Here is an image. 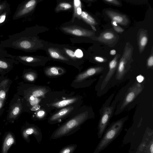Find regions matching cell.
Instances as JSON below:
<instances>
[{"instance_id":"6da1fadb","label":"cell","mask_w":153,"mask_h":153,"mask_svg":"<svg viewBox=\"0 0 153 153\" xmlns=\"http://www.w3.org/2000/svg\"><path fill=\"white\" fill-rule=\"evenodd\" d=\"M88 115V112H84L69 120L52 133L51 138L56 139L74 134L79 130L81 125L87 119Z\"/></svg>"},{"instance_id":"7a4b0ae2","label":"cell","mask_w":153,"mask_h":153,"mask_svg":"<svg viewBox=\"0 0 153 153\" xmlns=\"http://www.w3.org/2000/svg\"><path fill=\"white\" fill-rule=\"evenodd\" d=\"M134 48L129 42L126 43L122 56L117 67L116 76L117 79L121 80L129 69L130 64L133 61L132 55Z\"/></svg>"},{"instance_id":"3957f363","label":"cell","mask_w":153,"mask_h":153,"mask_svg":"<svg viewBox=\"0 0 153 153\" xmlns=\"http://www.w3.org/2000/svg\"><path fill=\"white\" fill-rule=\"evenodd\" d=\"M36 3L35 0H30L24 1L19 4L13 15V19H18L29 14L34 9Z\"/></svg>"},{"instance_id":"277c9868","label":"cell","mask_w":153,"mask_h":153,"mask_svg":"<svg viewBox=\"0 0 153 153\" xmlns=\"http://www.w3.org/2000/svg\"><path fill=\"white\" fill-rule=\"evenodd\" d=\"M143 86L139 83H136L128 89L120 109H123L132 102L142 91Z\"/></svg>"},{"instance_id":"5b68a950","label":"cell","mask_w":153,"mask_h":153,"mask_svg":"<svg viewBox=\"0 0 153 153\" xmlns=\"http://www.w3.org/2000/svg\"><path fill=\"white\" fill-rule=\"evenodd\" d=\"M31 135L35 137L38 143L40 144L42 138L41 129L38 127L32 125L25 128L22 131V137L28 143L30 141L29 136Z\"/></svg>"},{"instance_id":"8992f818","label":"cell","mask_w":153,"mask_h":153,"mask_svg":"<svg viewBox=\"0 0 153 153\" xmlns=\"http://www.w3.org/2000/svg\"><path fill=\"white\" fill-rule=\"evenodd\" d=\"M62 29L67 33L77 36L89 37L94 34L91 31L74 26L63 27Z\"/></svg>"},{"instance_id":"52a82bcc","label":"cell","mask_w":153,"mask_h":153,"mask_svg":"<svg viewBox=\"0 0 153 153\" xmlns=\"http://www.w3.org/2000/svg\"><path fill=\"white\" fill-rule=\"evenodd\" d=\"M105 12L112 21L115 22L117 24L126 26L129 22L128 19L125 15L111 10H106Z\"/></svg>"},{"instance_id":"ba28073f","label":"cell","mask_w":153,"mask_h":153,"mask_svg":"<svg viewBox=\"0 0 153 153\" xmlns=\"http://www.w3.org/2000/svg\"><path fill=\"white\" fill-rule=\"evenodd\" d=\"M119 56H120L118 54H117L114 57L113 59L109 62V70L101 84V90H103L104 88L113 75L117 68Z\"/></svg>"},{"instance_id":"9c48e42d","label":"cell","mask_w":153,"mask_h":153,"mask_svg":"<svg viewBox=\"0 0 153 153\" xmlns=\"http://www.w3.org/2000/svg\"><path fill=\"white\" fill-rule=\"evenodd\" d=\"M103 69V68L102 67H93L89 68L84 72L78 75L75 81H81L89 76L101 72Z\"/></svg>"},{"instance_id":"30bf717a","label":"cell","mask_w":153,"mask_h":153,"mask_svg":"<svg viewBox=\"0 0 153 153\" xmlns=\"http://www.w3.org/2000/svg\"><path fill=\"white\" fill-rule=\"evenodd\" d=\"M137 35V42L139 51L141 53L143 51L148 40V35L147 30L140 29Z\"/></svg>"},{"instance_id":"8fae6325","label":"cell","mask_w":153,"mask_h":153,"mask_svg":"<svg viewBox=\"0 0 153 153\" xmlns=\"http://www.w3.org/2000/svg\"><path fill=\"white\" fill-rule=\"evenodd\" d=\"M74 108L69 107L61 109L58 112L53 115L49 119L48 122L51 124H53L59 121V120L67 115L72 111Z\"/></svg>"},{"instance_id":"7c38bea8","label":"cell","mask_w":153,"mask_h":153,"mask_svg":"<svg viewBox=\"0 0 153 153\" xmlns=\"http://www.w3.org/2000/svg\"><path fill=\"white\" fill-rule=\"evenodd\" d=\"M15 139L11 133H8L5 135L3 142L1 153H7L10 147L15 143Z\"/></svg>"},{"instance_id":"4fadbf2b","label":"cell","mask_w":153,"mask_h":153,"mask_svg":"<svg viewBox=\"0 0 153 153\" xmlns=\"http://www.w3.org/2000/svg\"><path fill=\"white\" fill-rule=\"evenodd\" d=\"M116 38L114 32L111 31H106L101 33L97 38V40L105 43H110L114 42Z\"/></svg>"},{"instance_id":"5bb4252c","label":"cell","mask_w":153,"mask_h":153,"mask_svg":"<svg viewBox=\"0 0 153 153\" xmlns=\"http://www.w3.org/2000/svg\"><path fill=\"white\" fill-rule=\"evenodd\" d=\"M19 62L25 63H32L38 61V58L32 56L25 55H17L15 59Z\"/></svg>"},{"instance_id":"9a60e30c","label":"cell","mask_w":153,"mask_h":153,"mask_svg":"<svg viewBox=\"0 0 153 153\" xmlns=\"http://www.w3.org/2000/svg\"><path fill=\"white\" fill-rule=\"evenodd\" d=\"M17 62L15 59L5 57H0V69H7L11 66L13 63Z\"/></svg>"},{"instance_id":"2e32d148","label":"cell","mask_w":153,"mask_h":153,"mask_svg":"<svg viewBox=\"0 0 153 153\" xmlns=\"http://www.w3.org/2000/svg\"><path fill=\"white\" fill-rule=\"evenodd\" d=\"M77 100V98H76L64 100L53 103L51 105L57 108H61L74 103Z\"/></svg>"},{"instance_id":"e0dca14e","label":"cell","mask_w":153,"mask_h":153,"mask_svg":"<svg viewBox=\"0 0 153 153\" xmlns=\"http://www.w3.org/2000/svg\"><path fill=\"white\" fill-rule=\"evenodd\" d=\"M45 72L46 74L48 76H56L62 74L63 73V70L60 68L52 67L46 69Z\"/></svg>"},{"instance_id":"ac0fdd59","label":"cell","mask_w":153,"mask_h":153,"mask_svg":"<svg viewBox=\"0 0 153 153\" xmlns=\"http://www.w3.org/2000/svg\"><path fill=\"white\" fill-rule=\"evenodd\" d=\"M80 16L85 22L90 25L91 26H94L97 24V22L95 19L87 12L82 11Z\"/></svg>"},{"instance_id":"d6986e66","label":"cell","mask_w":153,"mask_h":153,"mask_svg":"<svg viewBox=\"0 0 153 153\" xmlns=\"http://www.w3.org/2000/svg\"><path fill=\"white\" fill-rule=\"evenodd\" d=\"M48 51L50 56L53 58L64 61L68 60L67 58L54 49L49 48L48 50Z\"/></svg>"},{"instance_id":"ffe728a7","label":"cell","mask_w":153,"mask_h":153,"mask_svg":"<svg viewBox=\"0 0 153 153\" xmlns=\"http://www.w3.org/2000/svg\"><path fill=\"white\" fill-rule=\"evenodd\" d=\"M10 6L0 12V27L6 21L10 13Z\"/></svg>"},{"instance_id":"44dd1931","label":"cell","mask_w":153,"mask_h":153,"mask_svg":"<svg viewBox=\"0 0 153 153\" xmlns=\"http://www.w3.org/2000/svg\"><path fill=\"white\" fill-rule=\"evenodd\" d=\"M77 145L76 144H71L63 147L58 153H74Z\"/></svg>"},{"instance_id":"7402d4cb","label":"cell","mask_w":153,"mask_h":153,"mask_svg":"<svg viewBox=\"0 0 153 153\" xmlns=\"http://www.w3.org/2000/svg\"><path fill=\"white\" fill-rule=\"evenodd\" d=\"M21 110V106L20 104H16L13 107L10 112L9 118H15L19 114Z\"/></svg>"},{"instance_id":"603a6c76","label":"cell","mask_w":153,"mask_h":153,"mask_svg":"<svg viewBox=\"0 0 153 153\" xmlns=\"http://www.w3.org/2000/svg\"><path fill=\"white\" fill-rule=\"evenodd\" d=\"M74 12L75 16H80L82 11L81 9V3L79 0L74 1Z\"/></svg>"},{"instance_id":"cb8c5ba5","label":"cell","mask_w":153,"mask_h":153,"mask_svg":"<svg viewBox=\"0 0 153 153\" xmlns=\"http://www.w3.org/2000/svg\"><path fill=\"white\" fill-rule=\"evenodd\" d=\"M15 56L9 54L5 48L0 44V57H5L15 59Z\"/></svg>"},{"instance_id":"d4e9b609","label":"cell","mask_w":153,"mask_h":153,"mask_svg":"<svg viewBox=\"0 0 153 153\" xmlns=\"http://www.w3.org/2000/svg\"><path fill=\"white\" fill-rule=\"evenodd\" d=\"M71 7L72 6L70 4L66 2H62L59 4L57 7L56 10L58 11L67 10L70 9Z\"/></svg>"},{"instance_id":"484cf974","label":"cell","mask_w":153,"mask_h":153,"mask_svg":"<svg viewBox=\"0 0 153 153\" xmlns=\"http://www.w3.org/2000/svg\"><path fill=\"white\" fill-rule=\"evenodd\" d=\"M46 93V91L44 89H39L33 91L32 95L35 97L43 96Z\"/></svg>"},{"instance_id":"4316f807","label":"cell","mask_w":153,"mask_h":153,"mask_svg":"<svg viewBox=\"0 0 153 153\" xmlns=\"http://www.w3.org/2000/svg\"><path fill=\"white\" fill-rule=\"evenodd\" d=\"M111 24L115 31L118 33H122L124 31V30L119 26L115 22L111 21Z\"/></svg>"},{"instance_id":"83f0119b","label":"cell","mask_w":153,"mask_h":153,"mask_svg":"<svg viewBox=\"0 0 153 153\" xmlns=\"http://www.w3.org/2000/svg\"><path fill=\"white\" fill-rule=\"evenodd\" d=\"M25 78L27 80L30 81H33L36 78V76L35 74L33 73H28L25 75Z\"/></svg>"},{"instance_id":"f1b7e54d","label":"cell","mask_w":153,"mask_h":153,"mask_svg":"<svg viewBox=\"0 0 153 153\" xmlns=\"http://www.w3.org/2000/svg\"><path fill=\"white\" fill-rule=\"evenodd\" d=\"M10 6L6 0L0 1V12Z\"/></svg>"},{"instance_id":"f546056e","label":"cell","mask_w":153,"mask_h":153,"mask_svg":"<svg viewBox=\"0 0 153 153\" xmlns=\"http://www.w3.org/2000/svg\"><path fill=\"white\" fill-rule=\"evenodd\" d=\"M147 66L149 68L152 67L153 65V56L152 53L148 58L147 61Z\"/></svg>"},{"instance_id":"4dcf8cb0","label":"cell","mask_w":153,"mask_h":153,"mask_svg":"<svg viewBox=\"0 0 153 153\" xmlns=\"http://www.w3.org/2000/svg\"><path fill=\"white\" fill-rule=\"evenodd\" d=\"M103 1L108 3L115 5L120 6L121 4L119 1L116 0H104Z\"/></svg>"},{"instance_id":"1f68e13d","label":"cell","mask_w":153,"mask_h":153,"mask_svg":"<svg viewBox=\"0 0 153 153\" xmlns=\"http://www.w3.org/2000/svg\"><path fill=\"white\" fill-rule=\"evenodd\" d=\"M65 50L66 53L70 57L72 58L76 57L74 52L73 51L68 49H65Z\"/></svg>"},{"instance_id":"d6a6232c","label":"cell","mask_w":153,"mask_h":153,"mask_svg":"<svg viewBox=\"0 0 153 153\" xmlns=\"http://www.w3.org/2000/svg\"><path fill=\"white\" fill-rule=\"evenodd\" d=\"M30 101V104L32 105H36L39 102V100L37 98L31 97Z\"/></svg>"},{"instance_id":"836d02e7","label":"cell","mask_w":153,"mask_h":153,"mask_svg":"<svg viewBox=\"0 0 153 153\" xmlns=\"http://www.w3.org/2000/svg\"><path fill=\"white\" fill-rule=\"evenodd\" d=\"M74 53L75 56L77 58H81L83 56L82 51L79 49L76 50Z\"/></svg>"},{"instance_id":"e575fe53","label":"cell","mask_w":153,"mask_h":153,"mask_svg":"<svg viewBox=\"0 0 153 153\" xmlns=\"http://www.w3.org/2000/svg\"><path fill=\"white\" fill-rule=\"evenodd\" d=\"M115 134L114 131L111 130L108 132L107 135V137L108 139H111L114 137Z\"/></svg>"},{"instance_id":"d590c367","label":"cell","mask_w":153,"mask_h":153,"mask_svg":"<svg viewBox=\"0 0 153 153\" xmlns=\"http://www.w3.org/2000/svg\"><path fill=\"white\" fill-rule=\"evenodd\" d=\"M45 113L44 111L43 110H40L37 113V117L39 118H43L45 115Z\"/></svg>"},{"instance_id":"8d00e7d4","label":"cell","mask_w":153,"mask_h":153,"mask_svg":"<svg viewBox=\"0 0 153 153\" xmlns=\"http://www.w3.org/2000/svg\"><path fill=\"white\" fill-rule=\"evenodd\" d=\"M94 59L96 61L99 62H103L106 61L104 58L100 56H96L94 57Z\"/></svg>"},{"instance_id":"74e56055","label":"cell","mask_w":153,"mask_h":153,"mask_svg":"<svg viewBox=\"0 0 153 153\" xmlns=\"http://www.w3.org/2000/svg\"><path fill=\"white\" fill-rule=\"evenodd\" d=\"M6 96L5 92L3 90L0 91V100H4Z\"/></svg>"},{"instance_id":"f35d334b","label":"cell","mask_w":153,"mask_h":153,"mask_svg":"<svg viewBox=\"0 0 153 153\" xmlns=\"http://www.w3.org/2000/svg\"><path fill=\"white\" fill-rule=\"evenodd\" d=\"M137 80L139 83L141 82L144 80V77L141 75H139L137 77Z\"/></svg>"},{"instance_id":"ab89813d","label":"cell","mask_w":153,"mask_h":153,"mask_svg":"<svg viewBox=\"0 0 153 153\" xmlns=\"http://www.w3.org/2000/svg\"><path fill=\"white\" fill-rule=\"evenodd\" d=\"M40 106L39 105H36L32 108L33 110H36L39 108Z\"/></svg>"},{"instance_id":"60d3db41","label":"cell","mask_w":153,"mask_h":153,"mask_svg":"<svg viewBox=\"0 0 153 153\" xmlns=\"http://www.w3.org/2000/svg\"><path fill=\"white\" fill-rule=\"evenodd\" d=\"M116 51L114 49L111 50L110 52V54L112 55H114L116 54Z\"/></svg>"},{"instance_id":"b9f144b4","label":"cell","mask_w":153,"mask_h":153,"mask_svg":"<svg viewBox=\"0 0 153 153\" xmlns=\"http://www.w3.org/2000/svg\"><path fill=\"white\" fill-rule=\"evenodd\" d=\"M150 151L151 153H153V144H152L150 147Z\"/></svg>"},{"instance_id":"7bdbcfd3","label":"cell","mask_w":153,"mask_h":153,"mask_svg":"<svg viewBox=\"0 0 153 153\" xmlns=\"http://www.w3.org/2000/svg\"><path fill=\"white\" fill-rule=\"evenodd\" d=\"M3 105V102L2 100H0V109Z\"/></svg>"},{"instance_id":"ee69618b","label":"cell","mask_w":153,"mask_h":153,"mask_svg":"<svg viewBox=\"0 0 153 153\" xmlns=\"http://www.w3.org/2000/svg\"><path fill=\"white\" fill-rule=\"evenodd\" d=\"M91 28H92V29L95 31H96V28H95V27H94V26H92V25H91Z\"/></svg>"},{"instance_id":"f6af8a7d","label":"cell","mask_w":153,"mask_h":153,"mask_svg":"<svg viewBox=\"0 0 153 153\" xmlns=\"http://www.w3.org/2000/svg\"><path fill=\"white\" fill-rule=\"evenodd\" d=\"M1 1V0H0V1Z\"/></svg>"}]
</instances>
